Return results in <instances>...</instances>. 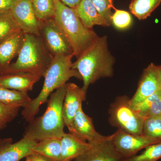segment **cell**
<instances>
[{"label": "cell", "instance_id": "cell-1", "mask_svg": "<svg viewBox=\"0 0 161 161\" xmlns=\"http://www.w3.org/2000/svg\"><path fill=\"white\" fill-rule=\"evenodd\" d=\"M115 58L108 46L107 36H98L72 64L83 80L82 88L87 92L90 85L102 78H111L113 75Z\"/></svg>", "mask_w": 161, "mask_h": 161}, {"label": "cell", "instance_id": "cell-2", "mask_svg": "<svg viewBox=\"0 0 161 161\" xmlns=\"http://www.w3.org/2000/svg\"><path fill=\"white\" fill-rule=\"evenodd\" d=\"M74 56L53 57L43 77L44 83L40 94L23 108L22 114L26 121L31 122L39 112L40 106L46 102L54 90L64 86L70 78L74 77L82 80L78 71L72 68V59Z\"/></svg>", "mask_w": 161, "mask_h": 161}, {"label": "cell", "instance_id": "cell-3", "mask_svg": "<svg viewBox=\"0 0 161 161\" xmlns=\"http://www.w3.org/2000/svg\"><path fill=\"white\" fill-rule=\"evenodd\" d=\"M65 94V86L51 94L46 111L42 116L29 123L24 136L37 142L45 139L62 138L65 133L63 116Z\"/></svg>", "mask_w": 161, "mask_h": 161}, {"label": "cell", "instance_id": "cell-4", "mask_svg": "<svg viewBox=\"0 0 161 161\" xmlns=\"http://www.w3.org/2000/svg\"><path fill=\"white\" fill-rule=\"evenodd\" d=\"M53 58L40 36L25 33L17 59L5 75L25 73L44 77Z\"/></svg>", "mask_w": 161, "mask_h": 161}, {"label": "cell", "instance_id": "cell-5", "mask_svg": "<svg viewBox=\"0 0 161 161\" xmlns=\"http://www.w3.org/2000/svg\"><path fill=\"white\" fill-rule=\"evenodd\" d=\"M54 1L56 6L54 18L69 41L74 56L78 58L98 36L92 29L83 25L75 9L60 0Z\"/></svg>", "mask_w": 161, "mask_h": 161}, {"label": "cell", "instance_id": "cell-6", "mask_svg": "<svg viewBox=\"0 0 161 161\" xmlns=\"http://www.w3.org/2000/svg\"><path fill=\"white\" fill-rule=\"evenodd\" d=\"M128 96H119L110 105L109 121L112 126L132 134L142 135L143 118L130 105Z\"/></svg>", "mask_w": 161, "mask_h": 161}, {"label": "cell", "instance_id": "cell-7", "mask_svg": "<svg viewBox=\"0 0 161 161\" xmlns=\"http://www.w3.org/2000/svg\"><path fill=\"white\" fill-rule=\"evenodd\" d=\"M41 22L40 36L52 56L74 55L69 41L54 18Z\"/></svg>", "mask_w": 161, "mask_h": 161}, {"label": "cell", "instance_id": "cell-8", "mask_svg": "<svg viewBox=\"0 0 161 161\" xmlns=\"http://www.w3.org/2000/svg\"><path fill=\"white\" fill-rule=\"evenodd\" d=\"M111 136L114 148L123 160L137 155L139 151L150 145L161 142L152 137L131 134L119 129Z\"/></svg>", "mask_w": 161, "mask_h": 161}, {"label": "cell", "instance_id": "cell-9", "mask_svg": "<svg viewBox=\"0 0 161 161\" xmlns=\"http://www.w3.org/2000/svg\"><path fill=\"white\" fill-rule=\"evenodd\" d=\"M10 12L19 28L24 33L40 36L41 22L35 15L31 0H16Z\"/></svg>", "mask_w": 161, "mask_h": 161}, {"label": "cell", "instance_id": "cell-10", "mask_svg": "<svg viewBox=\"0 0 161 161\" xmlns=\"http://www.w3.org/2000/svg\"><path fill=\"white\" fill-rule=\"evenodd\" d=\"M160 89L157 65L151 63L144 70L137 90L130 99L131 106L133 108L142 103Z\"/></svg>", "mask_w": 161, "mask_h": 161}, {"label": "cell", "instance_id": "cell-11", "mask_svg": "<svg viewBox=\"0 0 161 161\" xmlns=\"http://www.w3.org/2000/svg\"><path fill=\"white\" fill-rule=\"evenodd\" d=\"M68 129L69 133L79 139L91 144L102 140L106 137L95 130L92 118L84 112L82 106L80 107L75 114Z\"/></svg>", "mask_w": 161, "mask_h": 161}, {"label": "cell", "instance_id": "cell-12", "mask_svg": "<svg viewBox=\"0 0 161 161\" xmlns=\"http://www.w3.org/2000/svg\"><path fill=\"white\" fill-rule=\"evenodd\" d=\"M91 144V147L75 161H122V158L114 148L112 136Z\"/></svg>", "mask_w": 161, "mask_h": 161}, {"label": "cell", "instance_id": "cell-13", "mask_svg": "<svg viewBox=\"0 0 161 161\" xmlns=\"http://www.w3.org/2000/svg\"><path fill=\"white\" fill-rule=\"evenodd\" d=\"M37 142L25 136L14 143L10 138L0 140V161H19L34 152Z\"/></svg>", "mask_w": 161, "mask_h": 161}, {"label": "cell", "instance_id": "cell-14", "mask_svg": "<svg viewBox=\"0 0 161 161\" xmlns=\"http://www.w3.org/2000/svg\"><path fill=\"white\" fill-rule=\"evenodd\" d=\"M65 94L63 105V116L65 125L69 128L82 102L86 99V92L74 83L65 85Z\"/></svg>", "mask_w": 161, "mask_h": 161}, {"label": "cell", "instance_id": "cell-15", "mask_svg": "<svg viewBox=\"0 0 161 161\" xmlns=\"http://www.w3.org/2000/svg\"><path fill=\"white\" fill-rule=\"evenodd\" d=\"M24 36L21 31L0 43V75L6 74L12 60L19 55Z\"/></svg>", "mask_w": 161, "mask_h": 161}, {"label": "cell", "instance_id": "cell-16", "mask_svg": "<svg viewBox=\"0 0 161 161\" xmlns=\"http://www.w3.org/2000/svg\"><path fill=\"white\" fill-rule=\"evenodd\" d=\"M41 78V76L38 75L25 73L1 75L0 86L27 93L29 91L32 90L34 85Z\"/></svg>", "mask_w": 161, "mask_h": 161}, {"label": "cell", "instance_id": "cell-17", "mask_svg": "<svg viewBox=\"0 0 161 161\" xmlns=\"http://www.w3.org/2000/svg\"><path fill=\"white\" fill-rule=\"evenodd\" d=\"M92 144L81 140L71 133H64L61 138L60 161H71L81 155Z\"/></svg>", "mask_w": 161, "mask_h": 161}, {"label": "cell", "instance_id": "cell-18", "mask_svg": "<svg viewBox=\"0 0 161 161\" xmlns=\"http://www.w3.org/2000/svg\"><path fill=\"white\" fill-rule=\"evenodd\" d=\"M74 9L86 28L92 29L95 26H102L98 12L91 0H81Z\"/></svg>", "mask_w": 161, "mask_h": 161}, {"label": "cell", "instance_id": "cell-19", "mask_svg": "<svg viewBox=\"0 0 161 161\" xmlns=\"http://www.w3.org/2000/svg\"><path fill=\"white\" fill-rule=\"evenodd\" d=\"M133 108L144 119L161 115V88Z\"/></svg>", "mask_w": 161, "mask_h": 161}, {"label": "cell", "instance_id": "cell-20", "mask_svg": "<svg viewBox=\"0 0 161 161\" xmlns=\"http://www.w3.org/2000/svg\"><path fill=\"white\" fill-rule=\"evenodd\" d=\"M34 152L43 155L51 161H60L61 139L48 138L38 142L32 149Z\"/></svg>", "mask_w": 161, "mask_h": 161}, {"label": "cell", "instance_id": "cell-21", "mask_svg": "<svg viewBox=\"0 0 161 161\" xmlns=\"http://www.w3.org/2000/svg\"><path fill=\"white\" fill-rule=\"evenodd\" d=\"M161 3V0H132L129 9L138 19L144 20L150 17Z\"/></svg>", "mask_w": 161, "mask_h": 161}, {"label": "cell", "instance_id": "cell-22", "mask_svg": "<svg viewBox=\"0 0 161 161\" xmlns=\"http://www.w3.org/2000/svg\"><path fill=\"white\" fill-rule=\"evenodd\" d=\"M31 100L27 93L0 86V103L7 105L24 108Z\"/></svg>", "mask_w": 161, "mask_h": 161}, {"label": "cell", "instance_id": "cell-23", "mask_svg": "<svg viewBox=\"0 0 161 161\" xmlns=\"http://www.w3.org/2000/svg\"><path fill=\"white\" fill-rule=\"evenodd\" d=\"M21 31L10 10L0 12V43Z\"/></svg>", "mask_w": 161, "mask_h": 161}, {"label": "cell", "instance_id": "cell-24", "mask_svg": "<svg viewBox=\"0 0 161 161\" xmlns=\"http://www.w3.org/2000/svg\"><path fill=\"white\" fill-rule=\"evenodd\" d=\"M35 15L40 22L53 19L56 13L54 0H31Z\"/></svg>", "mask_w": 161, "mask_h": 161}, {"label": "cell", "instance_id": "cell-25", "mask_svg": "<svg viewBox=\"0 0 161 161\" xmlns=\"http://www.w3.org/2000/svg\"><path fill=\"white\" fill-rule=\"evenodd\" d=\"M98 13L102 26H109L112 24V9L115 7L113 0H91Z\"/></svg>", "mask_w": 161, "mask_h": 161}, {"label": "cell", "instance_id": "cell-26", "mask_svg": "<svg viewBox=\"0 0 161 161\" xmlns=\"http://www.w3.org/2000/svg\"><path fill=\"white\" fill-rule=\"evenodd\" d=\"M142 135L161 142V114L144 120Z\"/></svg>", "mask_w": 161, "mask_h": 161}, {"label": "cell", "instance_id": "cell-27", "mask_svg": "<svg viewBox=\"0 0 161 161\" xmlns=\"http://www.w3.org/2000/svg\"><path fill=\"white\" fill-rule=\"evenodd\" d=\"M161 158V142L150 145L139 155L122 161H158Z\"/></svg>", "mask_w": 161, "mask_h": 161}, {"label": "cell", "instance_id": "cell-28", "mask_svg": "<svg viewBox=\"0 0 161 161\" xmlns=\"http://www.w3.org/2000/svg\"><path fill=\"white\" fill-rule=\"evenodd\" d=\"M115 12L111 17L112 24L119 30H125L130 28L132 23V15L129 12L114 8Z\"/></svg>", "mask_w": 161, "mask_h": 161}, {"label": "cell", "instance_id": "cell-29", "mask_svg": "<svg viewBox=\"0 0 161 161\" xmlns=\"http://www.w3.org/2000/svg\"><path fill=\"white\" fill-rule=\"evenodd\" d=\"M20 107L7 105L0 103V130H3L19 114Z\"/></svg>", "mask_w": 161, "mask_h": 161}, {"label": "cell", "instance_id": "cell-30", "mask_svg": "<svg viewBox=\"0 0 161 161\" xmlns=\"http://www.w3.org/2000/svg\"><path fill=\"white\" fill-rule=\"evenodd\" d=\"M16 0H0V12L10 10Z\"/></svg>", "mask_w": 161, "mask_h": 161}, {"label": "cell", "instance_id": "cell-31", "mask_svg": "<svg viewBox=\"0 0 161 161\" xmlns=\"http://www.w3.org/2000/svg\"><path fill=\"white\" fill-rule=\"evenodd\" d=\"M26 161H51L43 155L33 152L25 157Z\"/></svg>", "mask_w": 161, "mask_h": 161}, {"label": "cell", "instance_id": "cell-32", "mask_svg": "<svg viewBox=\"0 0 161 161\" xmlns=\"http://www.w3.org/2000/svg\"><path fill=\"white\" fill-rule=\"evenodd\" d=\"M60 1L66 6L70 8L74 9L78 6L81 0H60Z\"/></svg>", "mask_w": 161, "mask_h": 161}, {"label": "cell", "instance_id": "cell-33", "mask_svg": "<svg viewBox=\"0 0 161 161\" xmlns=\"http://www.w3.org/2000/svg\"><path fill=\"white\" fill-rule=\"evenodd\" d=\"M157 71L159 82L160 86L161 88V65H159V66L157 65Z\"/></svg>", "mask_w": 161, "mask_h": 161}]
</instances>
